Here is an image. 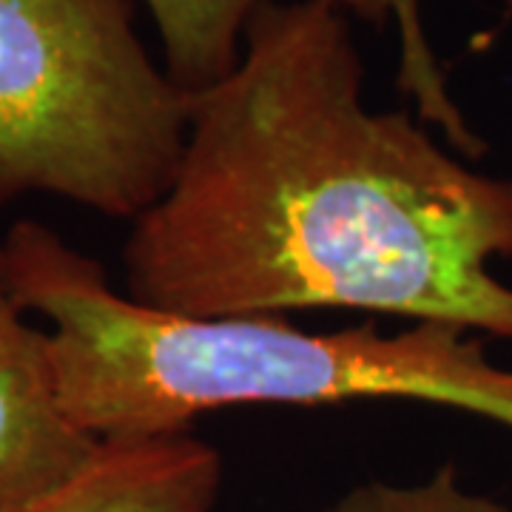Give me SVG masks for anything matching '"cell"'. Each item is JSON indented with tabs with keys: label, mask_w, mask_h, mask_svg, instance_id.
Returning a JSON list of instances; mask_svg holds the SVG:
<instances>
[{
	"label": "cell",
	"mask_w": 512,
	"mask_h": 512,
	"mask_svg": "<svg viewBox=\"0 0 512 512\" xmlns=\"http://www.w3.org/2000/svg\"><path fill=\"white\" fill-rule=\"evenodd\" d=\"M512 180L365 100L333 0H271L237 69L188 94L183 157L131 222L126 296L222 319L365 311L512 342Z\"/></svg>",
	"instance_id": "6da1fadb"
},
{
	"label": "cell",
	"mask_w": 512,
	"mask_h": 512,
	"mask_svg": "<svg viewBox=\"0 0 512 512\" xmlns=\"http://www.w3.org/2000/svg\"><path fill=\"white\" fill-rule=\"evenodd\" d=\"M157 26L163 66L185 94L211 89L237 69L248 23L271 0H143Z\"/></svg>",
	"instance_id": "8992f818"
},
{
	"label": "cell",
	"mask_w": 512,
	"mask_h": 512,
	"mask_svg": "<svg viewBox=\"0 0 512 512\" xmlns=\"http://www.w3.org/2000/svg\"><path fill=\"white\" fill-rule=\"evenodd\" d=\"M328 512H512L487 495L470 493L456 464H444L416 484L370 481L345 493Z\"/></svg>",
	"instance_id": "ba28073f"
},
{
	"label": "cell",
	"mask_w": 512,
	"mask_h": 512,
	"mask_svg": "<svg viewBox=\"0 0 512 512\" xmlns=\"http://www.w3.org/2000/svg\"><path fill=\"white\" fill-rule=\"evenodd\" d=\"M188 94L131 0H0V208L52 194L134 222L165 194Z\"/></svg>",
	"instance_id": "3957f363"
},
{
	"label": "cell",
	"mask_w": 512,
	"mask_h": 512,
	"mask_svg": "<svg viewBox=\"0 0 512 512\" xmlns=\"http://www.w3.org/2000/svg\"><path fill=\"white\" fill-rule=\"evenodd\" d=\"M9 291L49 322L63 413L97 441L191 433L239 404H342L367 399L447 404L512 430V370L490 362L470 330L376 322L305 333L285 316L191 319L114 291L106 268L37 220L0 242Z\"/></svg>",
	"instance_id": "7a4b0ae2"
},
{
	"label": "cell",
	"mask_w": 512,
	"mask_h": 512,
	"mask_svg": "<svg viewBox=\"0 0 512 512\" xmlns=\"http://www.w3.org/2000/svg\"><path fill=\"white\" fill-rule=\"evenodd\" d=\"M97 447L63 413L49 336L15 302L0 248V512L72 478Z\"/></svg>",
	"instance_id": "277c9868"
},
{
	"label": "cell",
	"mask_w": 512,
	"mask_h": 512,
	"mask_svg": "<svg viewBox=\"0 0 512 512\" xmlns=\"http://www.w3.org/2000/svg\"><path fill=\"white\" fill-rule=\"evenodd\" d=\"M222 456L194 433L100 441L72 478L3 512H214Z\"/></svg>",
	"instance_id": "5b68a950"
},
{
	"label": "cell",
	"mask_w": 512,
	"mask_h": 512,
	"mask_svg": "<svg viewBox=\"0 0 512 512\" xmlns=\"http://www.w3.org/2000/svg\"><path fill=\"white\" fill-rule=\"evenodd\" d=\"M345 15L362 18L370 26L382 29L387 20L399 29V89L416 103V114L424 126H436L444 140L456 148L458 157L478 160L487 143L470 128L464 111L458 109L447 74L441 69L433 43L424 32L419 0H333ZM512 12V0H507Z\"/></svg>",
	"instance_id": "52a82bcc"
}]
</instances>
